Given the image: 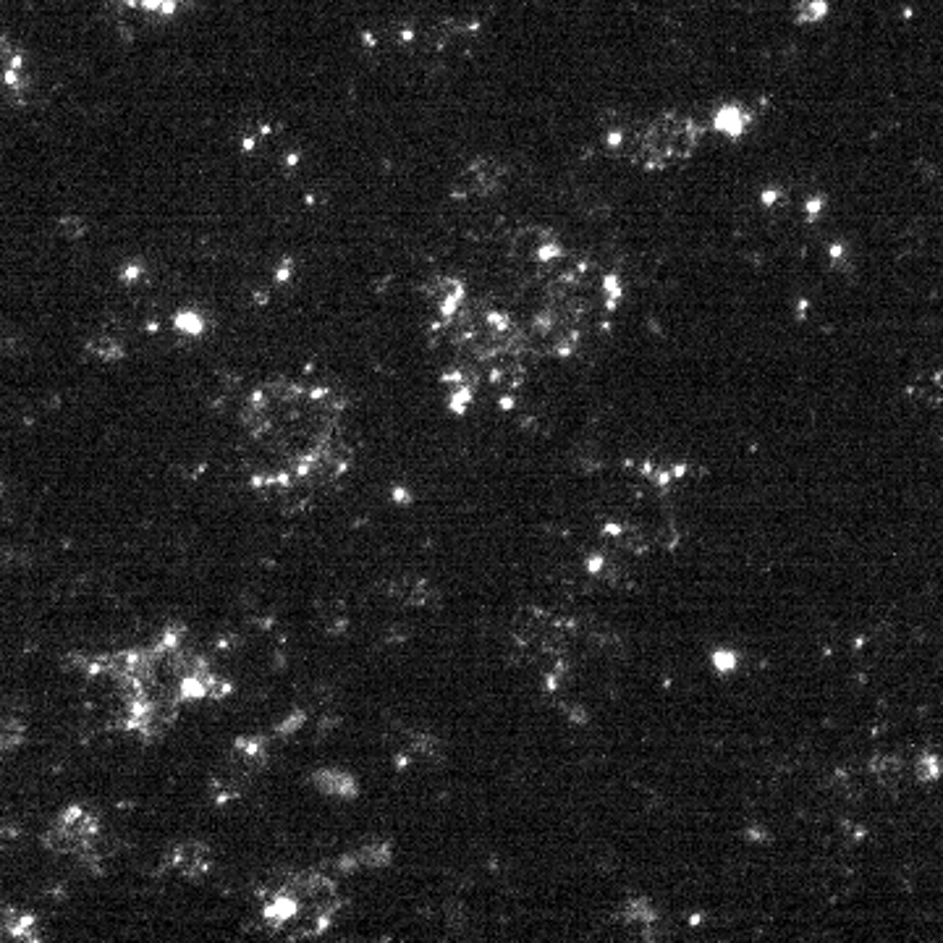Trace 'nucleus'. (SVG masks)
Instances as JSON below:
<instances>
[{
	"label": "nucleus",
	"instance_id": "1",
	"mask_svg": "<svg viewBox=\"0 0 943 943\" xmlns=\"http://www.w3.org/2000/svg\"><path fill=\"white\" fill-rule=\"evenodd\" d=\"M703 131L692 118H684L679 113H666L655 118L648 129L642 131L640 145H637V160L645 168H663L671 163L689 158L700 145Z\"/></svg>",
	"mask_w": 943,
	"mask_h": 943
},
{
	"label": "nucleus",
	"instance_id": "2",
	"mask_svg": "<svg viewBox=\"0 0 943 943\" xmlns=\"http://www.w3.org/2000/svg\"><path fill=\"white\" fill-rule=\"evenodd\" d=\"M0 95L21 105L29 95L27 53L8 35L0 32Z\"/></svg>",
	"mask_w": 943,
	"mask_h": 943
},
{
	"label": "nucleus",
	"instance_id": "3",
	"mask_svg": "<svg viewBox=\"0 0 943 943\" xmlns=\"http://www.w3.org/2000/svg\"><path fill=\"white\" fill-rule=\"evenodd\" d=\"M312 784L320 789L323 794H331V797H341V799H352L357 797V781H354L349 773L338 771V768H320V771L312 776Z\"/></svg>",
	"mask_w": 943,
	"mask_h": 943
},
{
	"label": "nucleus",
	"instance_id": "4",
	"mask_svg": "<svg viewBox=\"0 0 943 943\" xmlns=\"http://www.w3.org/2000/svg\"><path fill=\"white\" fill-rule=\"evenodd\" d=\"M464 283L456 281V278H446L441 281L438 291H435V304H438V315H441L443 323H454L456 315L462 312L464 307Z\"/></svg>",
	"mask_w": 943,
	"mask_h": 943
},
{
	"label": "nucleus",
	"instance_id": "5",
	"mask_svg": "<svg viewBox=\"0 0 943 943\" xmlns=\"http://www.w3.org/2000/svg\"><path fill=\"white\" fill-rule=\"evenodd\" d=\"M173 870H181L184 875H200L210 868V852L202 844H186V847L173 849Z\"/></svg>",
	"mask_w": 943,
	"mask_h": 943
},
{
	"label": "nucleus",
	"instance_id": "6",
	"mask_svg": "<svg viewBox=\"0 0 943 943\" xmlns=\"http://www.w3.org/2000/svg\"><path fill=\"white\" fill-rule=\"evenodd\" d=\"M501 179L503 171L493 160H477L475 166L462 176V181L467 184V192H493Z\"/></svg>",
	"mask_w": 943,
	"mask_h": 943
},
{
	"label": "nucleus",
	"instance_id": "7",
	"mask_svg": "<svg viewBox=\"0 0 943 943\" xmlns=\"http://www.w3.org/2000/svg\"><path fill=\"white\" fill-rule=\"evenodd\" d=\"M121 6L134 14H145L150 19L168 21L181 11V0H121Z\"/></svg>",
	"mask_w": 943,
	"mask_h": 943
},
{
	"label": "nucleus",
	"instance_id": "8",
	"mask_svg": "<svg viewBox=\"0 0 943 943\" xmlns=\"http://www.w3.org/2000/svg\"><path fill=\"white\" fill-rule=\"evenodd\" d=\"M207 317L197 310H179L173 315V328L186 338H200L207 331Z\"/></svg>",
	"mask_w": 943,
	"mask_h": 943
},
{
	"label": "nucleus",
	"instance_id": "9",
	"mask_svg": "<svg viewBox=\"0 0 943 943\" xmlns=\"http://www.w3.org/2000/svg\"><path fill=\"white\" fill-rule=\"evenodd\" d=\"M87 354L100 359V362H121V359L126 357V349L121 346V341H116V338L103 336V338H92L90 344H87Z\"/></svg>",
	"mask_w": 943,
	"mask_h": 943
},
{
	"label": "nucleus",
	"instance_id": "10",
	"mask_svg": "<svg viewBox=\"0 0 943 943\" xmlns=\"http://www.w3.org/2000/svg\"><path fill=\"white\" fill-rule=\"evenodd\" d=\"M716 129L723 131V134H729V137H739L747 129V113L737 105H726L721 108L716 116Z\"/></svg>",
	"mask_w": 943,
	"mask_h": 943
},
{
	"label": "nucleus",
	"instance_id": "11",
	"mask_svg": "<svg viewBox=\"0 0 943 943\" xmlns=\"http://www.w3.org/2000/svg\"><path fill=\"white\" fill-rule=\"evenodd\" d=\"M915 776H917V781H923V784H933V781H938V776H941V760H938V755H933V752L920 755L915 763Z\"/></svg>",
	"mask_w": 943,
	"mask_h": 943
},
{
	"label": "nucleus",
	"instance_id": "12",
	"mask_svg": "<svg viewBox=\"0 0 943 943\" xmlns=\"http://www.w3.org/2000/svg\"><path fill=\"white\" fill-rule=\"evenodd\" d=\"M24 742V723L0 721V755Z\"/></svg>",
	"mask_w": 943,
	"mask_h": 943
},
{
	"label": "nucleus",
	"instance_id": "13",
	"mask_svg": "<svg viewBox=\"0 0 943 943\" xmlns=\"http://www.w3.org/2000/svg\"><path fill=\"white\" fill-rule=\"evenodd\" d=\"M710 661H713L716 671H721V674H731V671L739 666V661H742V658H739L737 650L721 648V650H716V653H713V658H710Z\"/></svg>",
	"mask_w": 943,
	"mask_h": 943
},
{
	"label": "nucleus",
	"instance_id": "14",
	"mask_svg": "<svg viewBox=\"0 0 943 943\" xmlns=\"http://www.w3.org/2000/svg\"><path fill=\"white\" fill-rule=\"evenodd\" d=\"M828 11L826 0H807L805 8H802V21H818L823 19Z\"/></svg>",
	"mask_w": 943,
	"mask_h": 943
},
{
	"label": "nucleus",
	"instance_id": "15",
	"mask_svg": "<svg viewBox=\"0 0 943 943\" xmlns=\"http://www.w3.org/2000/svg\"><path fill=\"white\" fill-rule=\"evenodd\" d=\"M142 276H145V265H142V262H129V265L124 268V273H121V281L134 283Z\"/></svg>",
	"mask_w": 943,
	"mask_h": 943
},
{
	"label": "nucleus",
	"instance_id": "16",
	"mask_svg": "<svg viewBox=\"0 0 943 943\" xmlns=\"http://www.w3.org/2000/svg\"><path fill=\"white\" fill-rule=\"evenodd\" d=\"M606 291H608V307H616V302H619V299H621L619 278L608 276V278H606Z\"/></svg>",
	"mask_w": 943,
	"mask_h": 943
},
{
	"label": "nucleus",
	"instance_id": "17",
	"mask_svg": "<svg viewBox=\"0 0 943 943\" xmlns=\"http://www.w3.org/2000/svg\"><path fill=\"white\" fill-rule=\"evenodd\" d=\"M569 718H572L574 723H585V721H587V713H585V708H579V705H574V708L569 710Z\"/></svg>",
	"mask_w": 943,
	"mask_h": 943
},
{
	"label": "nucleus",
	"instance_id": "18",
	"mask_svg": "<svg viewBox=\"0 0 943 943\" xmlns=\"http://www.w3.org/2000/svg\"><path fill=\"white\" fill-rule=\"evenodd\" d=\"M820 207H823V200H813V202H807L805 210H807V215H813V218H815V215H818Z\"/></svg>",
	"mask_w": 943,
	"mask_h": 943
},
{
	"label": "nucleus",
	"instance_id": "19",
	"mask_svg": "<svg viewBox=\"0 0 943 943\" xmlns=\"http://www.w3.org/2000/svg\"><path fill=\"white\" fill-rule=\"evenodd\" d=\"M186 3H192V0H181V6H186Z\"/></svg>",
	"mask_w": 943,
	"mask_h": 943
}]
</instances>
